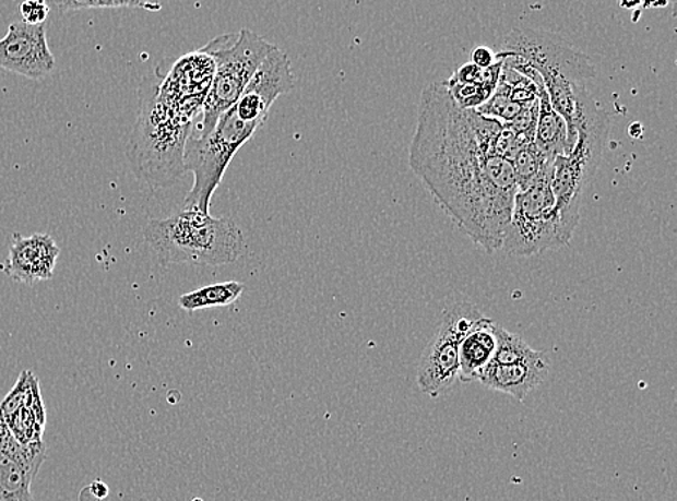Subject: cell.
Listing matches in <instances>:
<instances>
[{"mask_svg": "<svg viewBox=\"0 0 677 501\" xmlns=\"http://www.w3.org/2000/svg\"><path fill=\"white\" fill-rule=\"evenodd\" d=\"M191 501H204V500L200 498H195V499H192Z\"/></svg>", "mask_w": 677, "mask_h": 501, "instance_id": "603a6c76", "label": "cell"}, {"mask_svg": "<svg viewBox=\"0 0 677 501\" xmlns=\"http://www.w3.org/2000/svg\"><path fill=\"white\" fill-rule=\"evenodd\" d=\"M143 236L161 265L194 263L222 266L245 252L244 232L230 218H215L199 210H182L168 218L147 223Z\"/></svg>", "mask_w": 677, "mask_h": 501, "instance_id": "277c9868", "label": "cell"}, {"mask_svg": "<svg viewBox=\"0 0 677 501\" xmlns=\"http://www.w3.org/2000/svg\"><path fill=\"white\" fill-rule=\"evenodd\" d=\"M499 120L461 109L443 83L420 96L409 163L447 216L487 252L501 249L518 194L513 165L497 154Z\"/></svg>", "mask_w": 677, "mask_h": 501, "instance_id": "6da1fadb", "label": "cell"}, {"mask_svg": "<svg viewBox=\"0 0 677 501\" xmlns=\"http://www.w3.org/2000/svg\"><path fill=\"white\" fill-rule=\"evenodd\" d=\"M471 58H473L471 64L483 70L490 69V67L495 65L497 62L496 52L492 51L491 48L484 46L475 48Z\"/></svg>", "mask_w": 677, "mask_h": 501, "instance_id": "44dd1931", "label": "cell"}, {"mask_svg": "<svg viewBox=\"0 0 677 501\" xmlns=\"http://www.w3.org/2000/svg\"><path fill=\"white\" fill-rule=\"evenodd\" d=\"M0 69L41 80L56 69V57L48 47L45 24L28 25L12 22L8 33L0 38Z\"/></svg>", "mask_w": 677, "mask_h": 501, "instance_id": "30bf717a", "label": "cell"}, {"mask_svg": "<svg viewBox=\"0 0 677 501\" xmlns=\"http://www.w3.org/2000/svg\"><path fill=\"white\" fill-rule=\"evenodd\" d=\"M511 165H513L518 192L535 186L551 172V164L541 154L535 142L524 145L514 156Z\"/></svg>", "mask_w": 677, "mask_h": 501, "instance_id": "e0dca14e", "label": "cell"}, {"mask_svg": "<svg viewBox=\"0 0 677 501\" xmlns=\"http://www.w3.org/2000/svg\"><path fill=\"white\" fill-rule=\"evenodd\" d=\"M45 454V445L22 446L0 416V501H35L31 487Z\"/></svg>", "mask_w": 677, "mask_h": 501, "instance_id": "8fae6325", "label": "cell"}, {"mask_svg": "<svg viewBox=\"0 0 677 501\" xmlns=\"http://www.w3.org/2000/svg\"><path fill=\"white\" fill-rule=\"evenodd\" d=\"M141 87V116L128 155L136 176L152 188L170 187L186 172L183 147L201 107L164 92L154 80Z\"/></svg>", "mask_w": 677, "mask_h": 501, "instance_id": "7a4b0ae2", "label": "cell"}, {"mask_svg": "<svg viewBox=\"0 0 677 501\" xmlns=\"http://www.w3.org/2000/svg\"><path fill=\"white\" fill-rule=\"evenodd\" d=\"M550 373V361L545 353L537 359L522 363L500 366L491 365L484 371L478 382L491 391L506 393L523 402L528 393L542 386Z\"/></svg>", "mask_w": 677, "mask_h": 501, "instance_id": "4fadbf2b", "label": "cell"}, {"mask_svg": "<svg viewBox=\"0 0 677 501\" xmlns=\"http://www.w3.org/2000/svg\"><path fill=\"white\" fill-rule=\"evenodd\" d=\"M573 131L577 133L575 145L568 155L558 156L554 160L550 172L556 210L569 240L580 225L582 194L593 181L609 135L608 115L599 109L585 84H581L577 91Z\"/></svg>", "mask_w": 677, "mask_h": 501, "instance_id": "5b68a950", "label": "cell"}, {"mask_svg": "<svg viewBox=\"0 0 677 501\" xmlns=\"http://www.w3.org/2000/svg\"><path fill=\"white\" fill-rule=\"evenodd\" d=\"M542 351L533 350L520 335L497 326V348L491 365L509 366L537 359Z\"/></svg>", "mask_w": 677, "mask_h": 501, "instance_id": "ac0fdd59", "label": "cell"}, {"mask_svg": "<svg viewBox=\"0 0 677 501\" xmlns=\"http://www.w3.org/2000/svg\"><path fill=\"white\" fill-rule=\"evenodd\" d=\"M262 127L241 118L235 106L224 111L205 136H188L183 147V169L194 174V186L186 196L182 210L210 214L212 196L237 151Z\"/></svg>", "mask_w": 677, "mask_h": 501, "instance_id": "52a82bcc", "label": "cell"}, {"mask_svg": "<svg viewBox=\"0 0 677 501\" xmlns=\"http://www.w3.org/2000/svg\"><path fill=\"white\" fill-rule=\"evenodd\" d=\"M496 58L539 74L550 106L567 123L568 136L573 138L577 88L595 75L589 56L569 46L558 34L519 28L506 35Z\"/></svg>", "mask_w": 677, "mask_h": 501, "instance_id": "3957f363", "label": "cell"}, {"mask_svg": "<svg viewBox=\"0 0 677 501\" xmlns=\"http://www.w3.org/2000/svg\"><path fill=\"white\" fill-rule=\"evenodd\" d=\"M497 322L483 317L475 322L460 344V382L471 383L482 378L492 363L497 348Z\"/></svg>", "mask_w": 677, "mask_h": 501, "instance_id": "5bb4252c", "label": "cell"}, {"mask_svg": "<svg viewBox=\"0 0 677 501\" xmlns=\"http://www.w3.org/2000/svg\"><path fill=\"white\" fill-rule=\"evenodd\" d=\"M60 11H80V9H119V8H141L146 11L155 12L163 8L161 3L147 2H58L54 3Z\"/></svg>", "mask_w": 677, "mask_h": 501, "instance_id": "d6986e66", "label": "cell"}, {"mask_svg": "<svg viewBox=\"0 0 677 501\" xmlns=\"http://www.w3.org/2000/svg\"><path fill=\"white\" fill-rule=\"evenodd\" d=\"M61 250L51 236L35 232L29 237L13 235L7 261L0 265L3 274L22 284L48 281L54 276Z\"/></svg>", "mask_w": 677, "mask_h": 501, "instance_id": "7c38bea8", "label": "cell"}, {"mask_svg": "<svg viewBox=\"0 0 677 501\" xmlns=\"http://www.w3.org/2000/svg\"><path fill=\"white\" fill-rule=\"evenodd\" d=\"M533 142H535L537 150L541 151V154L550 164H554L558 156L568 155L571 152L567 123L550 106L545 86L541 88L539 93V111H537L536 131Z\"/></svg>", "mask_w": 677, "mask_h": 501, "instance_id": "9a60e30c", "label": "cell"}, {"mask_svg": "<svg viewBox=\"0 0 677 501\" xmlns=\"http://www.w3.org/2000/svg\"><path fill=\"white\" fill-rule=\"evenodd\" d=\"M22 22L28 25H43L49 15V4L43 0H25L20 4Z\"/></svg>", "mask_w": 677, "mask_h": 501, "instance_id": "ffe728a7", "label": "cell"}, {"mask_svg": "<svg viewBox=\"0 0 677 501\" xmlns=\"http://www.w3.org/2000/svg\"><path fill=\"white\" fill-rule=\"evenodd\" d=\"M87 491L92 493L94 501H100L109 496V487H107L105 482L98 480L93 481L92 485L87 487Z\"/></svg>", "mask_w": 677, "mask_h": 501, "instance_id": "7402d4cb", "label": "cell"}, {"mask_svg": "<svg viewBox=\"0 0 677 501\" xmlns=\"http://www.w3.org/2000/svg\"><path fill=\"white\" fill-rule=\"evenodd\" d=\"M569 241L556 210L550 176L515 194L500 250L514 257H533L546 250L563 248Z\"/></svg>", "mask_w": 677, "mask_h": 501, "instance_id": "ba28073f", "label": "cell"}, {"mask_svg": "<svg viewBox=\"0 0 677 501\" xmlns=\"http://www.w3.org/2000/svg\"><path fill=\"white\" fill-rule=\"evenodd\" d=\"M482 319V312L468 301L454 302L446 308L441 324L426 346L416 371L420 392L438 397L460 382V344Z\"/></svg>", "mask_w": 677, "mask_h": 501, "instance_id": "9c48e42d", "label": "cell"}, {"mask_svg": "<svg viewBox=\"0 0 677 501\" xmlns=\"http://www.w3.org/2000/svg\"><path fill=\"white\" fill-rule=\"evenodd\" d=\"M246 286L240 282L230 281L223 284L204 286V288L183 294L178 299V306L186 312L205 310V308H217L231 306L239 301Z\"/></svg>", "mask_w": 677, "mask_h": 501, "instance_id": "2e32d148", "label": "cell"}, {"mask_svg": "<svg viewBox=\"0 0 677 501\" xmlns=\"http://www.w3.org/2000/svg\"><path fill=\"white\" fill-rule=\"evenodd\" d=\"M275 47L253 31L245 28L236 34L219 35L201 48L213 58L214 73L190 136L201 138L212 131L219 116L239 100L256 71Z\"/></svg>", "mask_w": 677, "mask_h": 501, "instance_id": "8992f818", "label": "cell"}]
</instances>
